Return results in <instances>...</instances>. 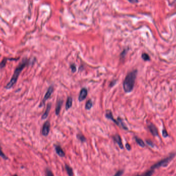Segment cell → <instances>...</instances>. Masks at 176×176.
I'll list each match as a JSON object with an SVG mask.
<instances>
[{
    "mask_svg": "<svg viewBox=\"0 0 176 176\" xmlns=\"http://www.w3.org/2000/svg\"><path fill=\"white\" fill-rule=\"evenodd\" d=\"M106 117L108 118V119H111V120H112L115 123H116L117 125H119V122L118 120H115L113 115H112V114L111 113V112L110 111H108L106 114Z\"/></svg>",
    "mask_w": 176,
    "mask_h": 176,
    "instance_id": "obj_11",
    "label": "cell"
},
{
    "mask_svg": "<svg viewBox=\"0 0 176 176\" xmlns=\"http://www.w3.org/2000/svg\"><path fill=\"white\" fill-rule=\"evenodd\" d=\"M55 150L57 155L60 157H64L65 156V152L60 146L55 145Z\"/></svg>",
    "mask_w": 176,
    "mask_h": 176,
    "instance_id": "obj_9",
    "label": "cell"
},
{
    "mask_svg": "<svg viewBox=\"0 0 176 176\" xmlns=\"http://www.w3.org/2000/svg\"><path fill=\"white\" fill-rule=\"evenodd\" d=\"M77 137L82 143H84L86 141L85 137L82 134H78L77 135Z\"/></svg>",
    "mask_w": 176,
    "mask_h": 176,
    "instance_id": "obj_18",
    "label": "cell"
},
{
    "mask_svg": "<svg viewBox=\"0 0 176 176\" xmlns=\"http://www.w3.org/2000/svg\"><path fill=\"white\" fill-rule=\"evenodd\" d=\"M125 147L126 148V149L128 150H130L131 149V146L129 145V144L128 143H127L126 144V145H125Z\"/></svg>",
    "mask_w": 176,
    "mask_h": 176,
    "instance_id": "obj_29",
    "label": "cell"
},
{
    "mask_svg": "<svg viewBox=\"0 0 176 176\" xmlns=\"http://www.w3.org/2000/svg\"><path fill=\"white\" fill-rule=\"evenodd\" d=\"M70 68L71 69V70H72V72H76V66L74 64H72V65H71V66H70Z\"/></svg>",
    "mask_w": 176,
    "mask_h": 176,
    "instance_id": "obj_26",
    "label": "cell"
},
{
    "mask_svg": "<svg viewBox=\"0 0 176 176\" xmlns=\"http://www.w3.org/2000/svg\"><path fill=\"white\" fill-rule=\"evenodd\" d=\"M137 72V70H135L130 72L126 76L123 83V88L125 93H128L133 91L135 84Z\"/></svg>",
    "mask_w": 176,
    "mask_h": 176,
    "instance_id": "obj_2",
    "label": "cell"
},
{
    "mask_svg": "<svg viewBox=\"0 0 176 176\" xmlns=\"http://www.w3.org/2000/svg\"><path fill=\"white\" fill-rule=\"evenodd\" d=\"M8 59V58H3V59L2 60L1 62L0 63V68H4L5 66V65H6L7 60Z\"/></svg>",
    "mask_w": 176,
    "mask_h": 176,
    "instance_id": "obj_21",
    "label": "cell"
},
{
    "mask_svg": "<svg viewBox=\"0 0 176 176\" xmlns=\"http://www.w3.org/2000/svg\"><path fill=\"white\" fill-rule=\"evenodd\" d=\"M62 103H63V101L62 100H59L57 103L56 107V109H55V113H56V114L57 115H58L60 113Z\"/></svg>",
    "mask_w": 176,
    "mask_h": 176,
    "instance_id": "obj_12",
    "label": "cell"
},
{
    "mask_svg": "<svg viewBox=\"0 0 176 176\" xmlns=\"http://www.w3.org/2000/svg\"><path fill=\"white\" fill-rule=\"evenodd\" d=\"M92 106H93V103L91 100H89L86 102V104L85 105V108L87 110L90 109L92 108Z\"/></svg>",
    "mask_w": 176,
    "mask_h": 176,
    "instance_id": "obj_17",
    "label": "cell"
},
{
    "mask_svg": "<svg viewBox=\"0 0 176 176\" xmlns=\"http://www.w3.org/2000/svg\"><path fill=\"white\" fill-rule=\"evenodd\" d=\"M129 2H130L131 3H138V1H129Z\"/></svg>",
    "mask_w": 176,
    "mask_h": 176,
    "instance_id": "obj_30",
    "label": "cell"
},
{
    "mask_svg": "<svg viewBox=\"0 0 176 176\" xmlns=\"http://www.w3.org/2000/svg\"><path fill=\"white\" fill-rule=\"evenodd\" d=\"M123 173H124L123 170H118L116 172V173L114 175V176H122Z\"/></svg>",
    "mask_w": 176,
    "mask_h": 176,
    "instance_id": "obj_25",
    "label": "cell"
},
{
    "mask_svg": "<svg viewBox=\"0 0 176 176\" xmlns=\"http://www.w3.org/2000/svg\"><path fill=\"white\" fill-rule=\"evenodd\" d=\"M113 139L114 141V142H115L116 143H117L118 144V145L119 146V147L121 149H123L124 148L123 145L122 140H121V137L119 134H115V135H114L113 136Z\"/></svg>",
    "mask_w": 176,
    "mask_h": 176,
    "instance_id": "obj_8",
    "label": "cell"
},
{
    "mask_svg": "<svg viewBox=\"0 0 176 176\" xmlns=\"http://www.w3.org/2000/svg\"><path fill=\"white\" fill-rule=\"evenodd\" d=\"M128 50L127 49H124L123 51L121 53V58H124L125 57V56L126 55V54L127 53Z\"/></svg>",
    "mask_w": 176,
    "mask_h": 176,
    "instance_id": "obj_24",
    "label": "cell"
},
{
    "mask_svg": "<svg viewBox=\"0 0 176 176\" xmlns=\"http://www.w3.org/2000/svg\"><path fill=\"white\" fill-rule=\"evenodd\" d=\"M146 143H147V144L148 145H149L150 146H151L152 147H153L154 146V145H153V143L152 142V141H151L150 140H146Z\"/></svg>",
    "mask_w": 176,
    "mask_h": 176,
    "instance_id": "obj_28",
    "label": "cell"
},
{
    "mask_svg": "<svg viewBox=\"0 0 176 176\" xmlns=\"http://www.w3.org/2000/svg\"><path fill=\"white\" fill-rule=\"evenodd\" d=\"M148 127L150 132L153 136H158V131L157 128L156 127L155 125L152 123H150L148 125Z\"/></svg>",
    "mask_w": 176,
    "mask_h": 176,
    "instance_id": "obj_7",
    "label": "cell"
},
{
    "mask_svg": "<svg viewBox=\"0 0 176 176\" xmlns=\"http://www.w3.org/2000/svg\"><path fill=\"white\" fill-rule=\"evenodd\" d=\"M53 91H54L53 87L51 86L49 88L47 92V93H46V94H45V97H44V98H43V99L42 100V102L41 103V104L40 105V107L43 106L44 104H45V102L51 97V95H52V93L53 92Z\"/></svg>",
    "mask_w": 176,
    "mask_h": 176,
    "instance_id": "obj_4",
    "label": "cell"
},
{
    "mask_svg": "<svg viewBox=\"0 0 176 176\" xmlns=\"http://www.w3.org/2000/svg\"><path fill=\"white\" fill-rule=\"evenodd\" d=\"M46 176H54L52 171L49 168H47L46 170Z\"/></svg>",
    "mask_w": 176,
    "mask_h": 176,
    "instance_id": "obj_23",
    "label": "cell"
},
{
    "mask_svg": "<svg viewBox=\"0 0 176 176\" xmlns=\"http://www.w3.org/2000/svg\"><path fill=\"white\" fill-rule=\"evenodd\" d=\"M142 58H143V60H144L145 61H148V60H150V57L149 56L148 54H147V53H143L142 55Z\"/></svg>",
    "mask_w": 176,
    "mask_h": 176,
    "instance_id": "obj_22",
    "label": "cell"
},
{
    "mask_svg": "<svg viewBox=\"0 0 176 176\" xmlns=\"http://www.w3.org/2000/svg\"><path fill=\"white\" fill-rule=\"evenodd\" d=\"M12 176H18V175H17V174H14V175H12Z\"/></svg>",
    "mask_w": 176,
    "mask_h": 176,
    "instance_id": "obj_31",
    "label": "cell"
},
{
    "mask_svg": "<svg viewBox=\"0 0 176 176\" xmlns=\"http://www.w3.org/2000/svg\"><path fill=\"white\" fill-rule=\"evenodd\" d=\"M118 121L119 123V126H121L124 130H128L127 127L126 126V125L124 124V123L123 122V121H122V120L121 118H119L118 119Z\"/></svg>",
    "mask_w": 176,
    "mask_h": 176,
    "instance_id": "obj_19",
    "label": "cell"
},
{
    "mask_svg": "<svg viewBox=\"0 0 176 176\" xmlns=\"http://www.w3.org/2000/svg\"><path fill=\"white\" fill-rule=\"evenodd\" d=\"M135 140L136 141V142L137 143V144L140 146L142 147H144L145 146V143L143 142V141L142 140H141V139L138 137H135Z\"/></svg>",
    "mask_w": 176,
    "mask_h": 176,
    "instance_id": "obj_16",
    "label": "cell"
},
{
    "mask_svg": "<svg viewBox=\"0 0 176 176\" xmlns=\"http://www.w3.org/2000/svg\"><path fill=\"white\" fill-rule=\"evenodd\" d=\"M65 168L66 171H67V173L68 174L69 176H73V169L70 166H69L67 164H65Z\"/></svg>",
    "mask_w": 176,
    "mask_h": 176,
    "instance_id": "obj_14",
    "label": "cell"
},
{
    "mask_svg": "<svg viewBox=\"0 0 176 176\" xmlns=\"http://www.w3.org/2000/svg\"><path fill=\"white\" fill-rule=\"evenodd\" d=\"M0 157H1L2 159H3L4 160H7L8 159V157H6L5 154L3 152L1 146H0Z\"/></svg>",
    "mask_w": 176,
    "mask_h": 176,
    "instance_id": "obj_20",
    "label": "cell"
},
{
    "mask_svg": "<svg viewBox=\"0 0 176 176\" xmlns=\"http://www.w3.org/2000/svg\"><path fill=\"white\" fill-rule=\"evenodd\" d=\"M50 123L49 121H47L43 125L42 129V134L43 136H48L50 130Z\"/></svg>",
    "mask_w": 176,
    "mask_h": 176,
    "instance_id": "obj_5",
    "label": "cell"
},
{
    "mask_svg": "<svg viewBox=\"0 0 176 176\" xmlns=\"http://www.w3.org/2000/svg\"><path fill=\"white\" fill-rule=\"evenodd\" d=\"M162 133H163V137H167V136H168V133H167V131H166L165 129H163Z\"/></svg>",
    "mask_w": 176,
    "mask_h": 176,
    "instance_id": "obj_27",
    "label": "cell"
},
{
    "mask_svg": "<svg viewBox=\"0 0 176 176\" xmlns=\"http://www.w3.org/2000/svg\"><path fill=\"white\" fill-rule=\"evenodd\" d=\"M153 172H154V170L152 169H151L146 171L145 172H144L142 174H137V175H135V176H151L152 175Z\"/></svg>",
    "mask_w": 176,
    "mask_h": 176,
    "instance_id": "obj_15",
    "label": "cell"
},
{
    "mask_svg": "<svg viewBox=\"0 0 176 176\" xmlns=\"http://www.w3.org/2000/svg\"><path fill=\"white\" fill-rule=\"evenodd\" d=\"M28 63H29V60L28 59L26 58L23 59V60L21 61V62L19 64L17 67L16 68L14 73L10 81L5 86V89L9 90L12 87V86L16 83L20 73L22 72V70L25 67H26V66L28 65Z\"/></svg>",
    "mask_w": 176,
    "mask_h": 176,
    "instance_id": "obj_1",
    "label": "cell"
},
{
    "mask_svg": "<svg viewBox=\"0 0 176 176\" xmlns=\"http://www.w3.org/2000/svg\"><path fill=\"white\" fill-rule=\"evenodd\" d=\"M51 106H52V104L51 103H48L45 112L44 113V114L42 116V119H46L48 117L51 108Z\"/></svg>",
    "mask_w": 176,
    "mask_h": 176,
    "instance_id": "obj_10",
    "label": "cell"
},
{
    "mask_svg": "<svg viewBox=\"0 0 176 176\" xmlns=\"http://www.w3.org/2000/svg\"><path fill=\"white\" fill-rule=\"evenodd\" d=\"M87 95V90L85 88H83L80 92L79 95L78 97V100L79 101H82L84 100Z\"/></svg>",
    "mask_w": 176,
    "mask_h": 176,
    "instance_id": "obj_6",
    "label": "cell"
},
{
    "mask_svg": "<svg viewBox=\"0 0 176 176\" xmlns=\"http://www.w3.org/2000/svg\"><path fill=\"white\" fill-rule=\"evenodd\" d=\"M72 103H73V99H72V97H69L67 98V102H66V104H65L66 109L68 110L71 107V106H72Z\"/></svg>",
    "mask_w": 176,
    "mask_h": 176,
    "instance_id": "obj_13",
    "label": "cell"
},
{
    "mask_svg": "<svg viewBox=\"0 0 176 176\" xmlns=\"http://www.w3.org/2000/svg\"><path fill=\"white\" fill-rule=\"evenodd\" d=\"M174 156V154H171V155H170L169 157L160 161L159 162H157L155 164H154L153 166H151V169H152L154 170L155 169L158 168L161 166H165L167 165L169 163V162L173 159Z\"/></svg>",
    "mask_w": 176,
    "mask_h": 176,
    "instance_id": "obj_3",
    "label": "cell"
}]
</instances>
